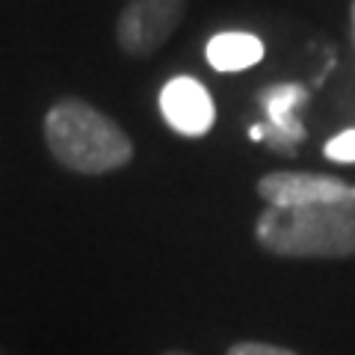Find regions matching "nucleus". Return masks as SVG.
Masks as SVG:
<instances>
[{
    "label": "nucleus",
    "mask_w": 355,
    "mask_h": 355,
    "mask_svg": "<svg viewBox=\"0 0 355 355\" xmlns=\"http://www.w3.org/2000/svg\"><path fill=\"white\" fill-rule=\"evenodd\" d=\"M258 101L266 121L252 128V139H263L279 154H293L305 139V125L296 119V110L308 101V89L299 83H272L258 95Z\"/></svg>",
    "instance_id": "obj_4"
},
{
    "label": "nucleus",
    "mask_w": 355,
    "mask_h": 355,
    "mask_svg": "<svg viewBox=\"0 0 355 355\" xmlns=\"http://www.w3.org/2000/svg\"><path fill=\"white\" fill-rule=\"evenodd\" d=\"M187 0H128L116 21V39L130 57H148L163 48L184 21Z\"/></svg>",
    "instance_id": "obj_3"
},
{
    "label": "nucleus",
    "mask_w": 355,
    "mask_h": 355,
    "mask_svg": "<svg viewBox=\"0 0 355 355\" xmlns=\"http://www.w3.org/2000/svg\"><path fill=\"white\" fill-rule=\"evenodd\" d=\"M254 237L279 258H352L355 196L305 207H266Z\"/></svg>",
    "instance_id": "obj_1"
},
{
    "label": "nucleus",
    "mask_w": 355,
    "mask_h": 355,
    "mask_svg": "<svg viewBox=\"0 0 355 355\" xmlns=\"http://www.w3.org/2000/svg\"><path fill=\"white\" fill-rule=\"evenodd\" d=\"M352 33H355V0H352Z\"/></svg>",
    "instance_id": "obj_11"
},
{
    "label": "nucleus",
    "mask_w": 355,
    "mask_h": 355,
    "mask_svg": "<svg viewBox=\"0 0 355 355\" xmlns=\"http://www.w3.org/2000/svg\"><path fill=\"white\" fill-rule=\"evenodd\" d=\"M225 355H296L287 347H275V343H261V340H240L234 347H228Z\"/></svg>",
    "instance_id": "obj_9"
},
{
    "label": "nucleus",
    "mask_w": 355,
    "mask_h": 355,
    "mask_svg": "<svg viewBox=\"0 0 355 355\" xmlns=\"http://www.w3.org/2000/svg\"><path fill=\"white\" fill-rule=\"evenodd\" d=\"M44 142L53 160L77 175H107L133 160L128 133L80 98H62L48 110Z\"/></svg>",
    "instance_id": "obj_2"
},
{
    "label": "nucleus",
    "mask_w": 355,
    "mask_h": 355,
    "mask_svg": "<svg viewBox=\"0 0 355 355\" xmlns=\"http://www.w3.org/2000/svg\"><path fill=\"white\" fill-rule=\"evenodd\" d=\"M0 355H12V352H9L6 347H0Z\"/></svg>",
    "instance_id": "obj_12"
},
{
    "label": "nucleus",
    "mask_w": 355,
    "mask_h": 355,
    "mask_svg": "<svg viewBox=\"0 0 355 355\" xmlns=\"http://www.w3.org/2000/svg\"><path fill=\"white\" fill-rule=\"evenodd\" d=\"M258 196L266 207H305L355 196V187L317 172H270L258 181Z\"/></svg>",
    "instance_id": "obj_5"
},
{
    "label": "nucleus",
    "mask_w": 355,
    "mask_h": 355,
    "mask_svg": "<svg viewBox=\"0 0 355 355\" xmlns=\"http://www.w3.org/2000/svg\"><path fill=\"white\" fill-rule=\"evenodd\" d=\"M323 151H326V157L335 163H355V128L340 130L338 137H331Z\"/></svg>",
    "instance_id": "obj_8"
},
{
    "label": "nucleus",
    "mask_w": 355,
    "mask_h": 355,
    "mask_svg": "<svg viewBox=\"0 0 355 355\" xmlns=\"http://www.w3.org/2000/svg\"><path fill=\"white\" fill-rule=\"evenodd\" d=\"M160 113L181 137H205L216 121L210 92L196 77H172L160 92Z\"/></svg>",
    "instance_id": "obj_6"
},
{
    "label": "nucleus",
    "mask_w": 355,
    "mask_h": 355,
    "mask_svg": "<svg viewBox=\"0 0 355 355\" xmlns=\"http://www.w3.org/2000/svg\"><path fill=\"white\" fill-rule=\"evenodd\" d=\"M263 60V42L252 33H219L207 42V62L216 71H243Z\"/></svg>",
    "instance_id": "obj_7"
},
{
    "label": "nucleus",
    "mask_w": 355,
    "mask_h": 355,
    "mask_svg": "<svg viewBox=\"0 0 355 355\" xmlns=\"http://www.w3.org/2000/svg\"><path fill=\"white\" fill-rule=\"evenodd\" d=\"M163 355H190V352H181V349H169V352H163Z\"/></svg>",
    "instance_id": "obj_10"
}]
</instances>
